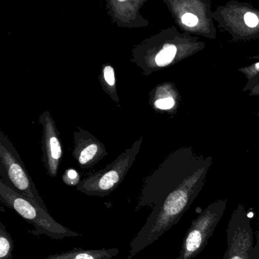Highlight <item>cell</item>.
<instances>
[{"mask_svg":"<svg viewBox=\"0 0 259 259\" xmlns=\"http://www.w3.org/2000/svg\"><path fill=\"white\" fill-rule=\"evenodd\" d=\"M211 157L196 153L193 147L177 149L156 171V181L147 186L136 210L154 205L152 212L130 243L132 259L178 224L203 188L212 165Z\"/></svg>","mask_w":259,"mask_h":259,"instance_id":"6da1fadb","label":"cell"},{"mask_svg":"<svg viewBox=\"0 0 259 259\" xmlns=\"http://www.w3.org/2000/svg\"><path fill=\"white\" fill-rule=\"evenodd\" d=\"M0 201L34 227V230L29 231L33 236L46 235L53 240L82 236L58 223L48 211L17 193L2 181H0Z\"/></svg>","mask_w":259,"mask_h":259,"instance_id":"7a4b0ae2","label":"cell"},{"mask_svg":"<svg viewBox=\"0 0 259 259\" xmlns=\"http://www.w3.org/2000/svg\"><path fill=\"white\" fill-rule=\"evenodd\" d=\"M0 181L6 185L48 211L19 154L2 131H0Z\"/></svg>","mask_w":259,"mask_h":259,"instance_id":"3957f363","label":"cell"},{"mask_svg":"<svg viewBox=\"0 0 259 259\" xmlns=\"http://www.w3.org/2000/svg\"><path fill=\"white\" fill-rule=\"evenodd\" d=\"M142 137L120 154L105 168L82 180L76 189L90 196H108L121 184L141 149Z\"/></svg>","mask_w":259,"mask_h":259,"instance_id":"277c9868","label":"cell"},{"mask_svg":"<svg viewBox=\"0 0 259 259\" xmlns=\"http://www.w3.org/2000/svg\"><path fill=\"white\" fill-rule=\"evenodd\" d=\"M227 204V199L210 204L192 222L176 259H193L204 250L225 214Z\"/></svg>","mask_w":259,"mask_h":259,"instance_id":"5b68a950","label":"cell"},{"mask_svg":"<svg viewBox=\"0 0 259 259\" xmlns=\"http://www.w3.org/2000/svg\"><path fill=\"white\" fill-rule=\"evenodd\" d=\"M228 249L224 259H250L253 249V232L244 205H237L228 229Z\"/></svg>","mask_w":259,"mask_h":259,"instance_id":"8992f818","label":"cell"},{"mask_svg":"<svg viewBox=\"0 0 259 259\" xmlns=\"http://www.w3.org/2000/svg\"><path fill=\"white\" fill-rule=\"evenodd\" d=\"M39 123L42 125L43 161L47 175L56 178L63 155L60 134L49 111L40 115Z\"/></svg>","mask_w":259,"mask_h":259,"instance_id":"52a82bcc","label":"cell"},{"mask_svg":"<svg viewBox=\"0 0 259 259\" xmlns=\"http://www.w3.org/2000/svg\"><path fill=\"white\" fill-rule=\"evenodd\" d=\"M73 139L72 155L82 169L91 168L107 155L104 144L86 130L79 127Z\"/></svg>","mask_w":259,"mask_h":259,"instance_id":"ba28073f","label":"cell"},{"mask_svg":"<svg viewBox=\"0 0 259 259\" xmlns=\"http://www.w3.org/2000/svg\"><path fill=\"white\" fill-rule=\"evenodd\" d=\"M180 102V95L174 83L164 82L155 87L150 92L149 104L158 112L175 114Z\"/></svg>","mask_w":259,"mask_h":259,"instance_id":"9c48e42d","label":"cell"},{"mask_svg":"<svg viewBox=\"0 0 259 259\" xmlns=\"http://www.w3.org/2000/svg\"><path fill=\"white\" fill-rule=\"evenodd\" d=\"M120 252L117 248L100 249H84L76 248L68 252L50 255L44 259H111Z\"/></svg>","mask_w":259,"mask_h":259,"instance_id":"30bf717a","label":"cell"},{"mask_svg":"<svg viewBox=\"0 0 259 259\" xmlns=\"http://www.w3.org/2000/svg\"><path fill=\"white\" fill-rule=\"evenodd\" d=\"M100 84L104 92L114 100L115 103H120L117 90V78L115 70L109 64L102 65L101 71L99 75Z\"/></svg>","mask_w":259,"mask_h":259,"instance_id":"8fae6325","label":"cell"},{"mask_svg":"<svg viewBox=\"0 0 259 259\" xmlns=\"http://www.w3.org/2000/svg\"><path fill=\"white\" fill-rule=\"evenodd\" d=\"M13 251V240L5 225L0 222V259H12Z\"/></svg>","mask_w":259,"mask_h":259,"instance_id":"7c38bea8","label":"cell"},{"mask_svg":"<svg viewBox=\"0 0 259 259\" xmlns=\"http://www.w3.org/2000/svg\"><path fill=\"white\" fill-rule=\"evenodd\" d=\"M80 175L75 169H68L62 175V181L66 185L77 187L80 183Z\"/></svg>","mask_w":259,"mask_h":259,"instance_id":"4fadbf2b","label":"cell"},{"mask_svg":"<svg viewBox=\"0 0 259 259\" xmlns=\"http://www.w3.org/2000/svg\"><path fill=\"white\" fill-rule=\"evenodd\" d=\"M246 91L250 97H259V76L248 80L243 89V92Z\"/></svg>","mask_w":259,"mask_h":259,"instance_id":"5bb4252c","label":"cell"},{"mask_svg":"<svg viewBox=\"0 0 259 259\" xmlns=\"http://www.w3.org/2000/svg\"><path fill=\"white\" fill-rule=\"evenodd\" d=\"M239 71L244 74L248 81L253 77L259 76V62L249 65L248 67H245V68H240Z\"/></svg>","mask_w":259,"mask_h":259,"instance_id":"9a60e30c","label":"cell"},{"mask_svg":"<svg viewBox=\"0 0 259 259\" xmlns=\"http://www.w3.org/2000/svg\"><path fill=\"white\" fill-rule=\"evenodd\" d=\"M182 24L189 27H194L199 23V18L192 13H187L182 17Z\"/></svg>","mask_w":259,"mask_h":259,"instance_id":"2e32d148","label":"cell"},{"mask_svg":"<svg viewBox=\"0 0 259 259\" xmlns=\"http://www.w3.org/2000/svg\"><path fill=\"white\" fill-rule=\"evenodd\" d=\"M244 21L246 22V25L249 27H255L258 25L259 20L257 15L252 12H247L245 15Z\"/></svg>","mask_w":259,"mask_h":259,"instance_id":"e0dca14e","label":"cell"}]
</instances>
